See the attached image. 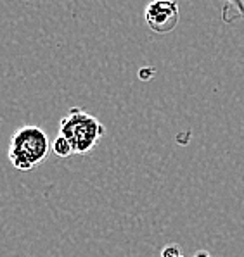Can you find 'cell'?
<instances>
[{
    "instance_id": "1",
    "label": "cell",
    "mask_w": 244,
    "mask_h": 257,
    "mask_svg": "<svg viewBox=\"0 0 244 257\" xmlns=\"http://www.w3.org/2000/svg\"><path fill=\"white\" fill-rule=\"evenodd\" d=\"M50 154V138L40 126L25 124L11 137L9 161L19 171H30L47 159Z\"/></svg>"
},
{
    "instance_id": "2",
    "label": "cell",
    "mask_w": 244,
    "mask_h": 257,
    "mask_svg": "<svg viewBox=\"0 0 244 257\" xmlns=\"http://www.w3.org/2000/svg\"><path fill=\"white\" fill-rule=\"evenodd\" d=\"M104 133V124L96 116L80 107L69 109L68 114L59 121V135L64 137L71 144L74 154L80 156L92 152L99 145Z\"/></svg>"
},
{
    "instance_id": "3",
    "label": "cell",
    "mask_w": 244,
    "mask_h": 257,
    "mask_svg": "<svg viewBox=\"0 0 244 257\" xmlns=\"http://www.w3.org/2000/svg\"><path fill=\"white\" fill-rule=\"evenodd\" d=\"M144 19L145 25L154 33H170L179 25V6L172 0H156V2L147 4L144 11Z\"/></svg>"
},
{
    "instance_id": "4",
    "label": "cell",
    "mask_w": 244,
    "mask_h": 257,
    "mask_svg": "<svg viewBox=\"0 0 244 257\" xmlns=\"http://www.w3.org/2000/svg\"><path fill=\"white\" fill-rule=\"evenodd\" d=\"M50 152L56 154L57 157H62V159H66V157H71L73 156L74 150L71 147V144H69V142L66 140L64 137L57 135L52 142H50Z\"/></svg>"
}]
</instances>
